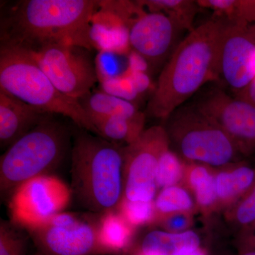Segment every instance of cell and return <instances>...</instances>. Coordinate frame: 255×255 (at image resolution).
<instances>
[{
  "instance_id": "ffe728a7",
  "label": "cell",
  "mask_w": 255,
  "mask_h": 255,
  "mask_svg": "<svg viewBox=\"0 0 255 255\" xmlns=\"http://www.w3.org/2000/svg\"><path fill=\"white\" fill-rule=\"evenodd\" d=\"M97 135L112 142H124L128 145L136 141L145 129V119L109 117L91 119Z\"/></svg>"
},
{
  "instance_id": "277c9868",
  "label": "cell",
  "mask_w": 255,
  "mask_h": 255,
  "mask_svg": "<svg viewBox=\"0 0 255 255\" xmlns=\"http://www.w3.org/2000/svg\"><path fill=\"white\" fill-rule=\"evenodd\" d=\"M0 90L46 113L68 117L80 128L97 135L80 102L61 93L25 50L0 46Z\"/></svg>"
},
{
  "instance_id": "4316f807",
  "label": "cell",
  "mask_w": 255,
  "mask_h": 255,
  "mask_svg": "<svg viewBox=\"0 0 255 255\" xmlns=\"http://www.w3.org/2000/svg\"><path fill=\"white\" fill-rule=\"evenodd\" d=\"M226 216L231 222L241 228L242 231L255 222V179L246 195L236 205L227 210Z\"/></svg>"
},
{
  "instance_id": "5bb4252c",
  "label": "cell",
  "mask_w": 255,
  "mask_h": 255,
  "mask_svg": "<svg viewBox=\"0 0 255 255\" xmlns=\"http://www.w3.org/2000/svg\"><path fill=\"white\" fill-rule=\"evenodd\" d=\"M46 112L0 90V144L8 148L38 125Z\"/></svg>"
},
{
  "instance_id": "2e32d148",
  "label": "cell",
  "mask_w": 255,
  "mask_h": 255,
  "mask_svg": "<svg viewBox=\"0 0 255 255\" xmlns=\"http://www.w3.org/2000/svg\"><path fill=\"white\" fill-rule=\"evenodd\" d=\"M216 170L205 164L185 162L183 184L194 194L196 207L206 216L219 209Z\"/></svg>"
},
{
  "instance_id": "836d02e7",
  "label": "cell",
  "mask_w": 255,
  "mask_h": 255,
  "mask_svg": "<svg viewBox=\"0 0 255 255\" xmlns=\"http://www.w3.org/2000/svg\"><path fill=\"white\" fill-rule=\"evenodd\" d=\"M132 255H145L143 253H142L141 252L139 251V250L136 249L134 250L132 252Z\"/></svg>"
},
{
  "instance_id": "f1b7e54d",
  "label": "cell",
  "mask_w": 255,
  "mask_h": 255,
  "mask_svg": "<svg viewBox=\"0 0 255 255\" xmlns=\"http://www.w3.org/2000/svg\"><path fill=\"white\" fill-rule=\"evenodd\" d=\"M193 212H178L164 216L157 225L166 232L181 233L189 231L192 226Z\"/></svg>"
},
{
  "instance_id": "d6a6232c",
  "label": "cell",
  "mask_w": 255,
  "mask_h": 255,
  "mask_svg": "<svg viewBox=\"0 0 255 255\" xmlns=\"http://www.w3.org/2000/svg\"><path fill=\"white\" fill-rule=\"evenodd\" d=\"M254 230H255V221L253 224L251 225V226L246 228V229L243 230V232H245V231H254Z\"/></svg>"
},
{
  "instance_id": "d6986e66",
  "label": "cell",
  "mask_w": 255,
  "mask_h": 255,
  "mask_svg": "<svg viewBox=\"0 0 255 255\" xmlns=\"http://www.w3.org/2000/svg\"><path fill=\"white\" fill-rule=\"evenodd\" d=\"M79 102L90 120L115 117L130 119H145V114L137 110L136 106L130 101L104 91L90 92Z\"/></svg>"
},
{
  "instance_id": "f546056e",
  "label": "cell",
  "mask_w": 255,
  "mask_h": 255,
  "mask_svg": "<svg viewBox=\"0 0 255 255\" xmlns=\"http://www.w3.org/2000/svg\"><path fill=\"white\" fill-rule=\"evenodd\" d=\"M239 245L241 253L255 251V230L242 232Z\"/></svg>"
},
{
  "instance_id": "52a82bcc",
  "label": "cell",
  "mask_w": 255,
  "mask_h": 255,
  "mask_svg": "<svg viewBox=\"0 0 255 255\" xmlns=\"http://www.w3.org/2000/svg\"><path fill=\"white\" fill-rule=\"evenodd\" d=\"M97 223L92 216L63 211L26 231L44 255H110L99 241Z\"/></svg>"
},
{
  "instance_id": "484cf974",
  "label": "cell",
  "mask_w": 255,
  "mask_h": 255,
  "mask_svg": "<svg viewBox=\"0 0 255 255\" xmlns=\"http://www.w3.org/2000/svg\"><path fill=\"white\" fill-rule=\"evenodd\" d=\"M29 235L11 222L1 220L0 255H26Z\"/></svg>"
},
{
  "instance_id": "44dd1931",
  "label": "cell",
  "mask_w": 255,
  "mask_h": 255,
  "mask_svg": "<svg viewBox=\"0 0 255 255\" xmlns=\"http://www.w3.org/2000/svg\"><path fill=\"white\" fill-rule=\"evenodd\" d=\"M137 2L147 12L167 15L189 33L195 28L194 19L202 9L194 0H142Z\"/></svg>"
},
{
  "instance_id": "4fadbf2b",
  "label": "cell",
  "mask_w": 255,
  "mask_h": 255,
  "mask_svg": "<svg viewBox=\"0 0 255 255\" xmlns=\"http://www.w3.org/2000/svg\"><path fill=\"white\" fill-rule=\"evenodd\" d=\"M128 43L152 70L164 66L182 40L184 31L178 23L161 12H147L127 26Z\"/></svg>"
},
{
  "instance_id": "7402d4cb",
  "label": "cell",
  "mask_w": 255,
  "mask_h": 255,
  "mask_svg": "<svg viewBox=\"0 0 255 255\" xmlns=\"http://www.w3.org/2000/svg\"><path fill=\"white\" fill-rule=\"evenodd\" d=\"M203 9H211L214 16L238 24L251 26L255 22V0H197Z\"/></svg>"
},
{
  "instance_id": "ba28073f",
  "label": "cell",
  "mask_w": 255,
  "mask_h": 255,
  "mask_svg": "<svg viewBox=\"0 0 255 255\" xmlns=\"http://www.w3.org/2000/svg\"><path fill=\"white\" fill-rule=\"evenodd\" d=\"M71 189L53 174L38 176L18 186L10 195L11 222L25 231L63 212L71 202Z\"/></svg>"
},
{
  "instance_id": "5b68a950",
  "label": "cell",
  "mask_w": 255,
  "mask_h": 255,
  "mask_svg": "<svg viewBox=\"0 0 255 255\" xmlns=\"http://www.w3.org/2000/svg\"><path fill=\"white\" fill-rule=\"evenodd\" d=\"M51 114L18 139L0 158L1 196L11 195L22 183L38 176L51 174L68 150V129Z\"/></svg>"
},
{
  "instance_id": "3957f363",
  "label": "cell",
  "mask_w": 255,
  "mask_h": 255,
  "mask_svg": "<svg viewBox=\"0 0 255 255\" xmlns=\"http://www.w3.org/2000/svg\"><path fill=\"white\" fill-rule=\"evenodd\" d=\"M71 191L94 214L116 210L124 197L123 147L87 131L75 135L71 150Z\"/></svg>"
},
{
  "instance_id": "4dcf8cb0",
  "label": "cell",
  "mask_w": 255,
  "mask_h": 255,
  "mask_svg": "<svg viewBox=\"0 0 255 255\" xmlns=\"http://www.w3.org/2000/svg\"><path fill=\"white\" fill-rule=\"evenodd\" d=\"M236 97L248 101L255 105V78L248 87Z\"/></svg>"
},
{
  "instance_id": "6da1fadb",
  "label": "cell",
  "mask_w": 255,
  "mask_h": 255,
  "mask_svg": "<svg viewBox=\"0 0 255 255\" xmlns=\"http://www.w3.org/2000/svg\"><path fill=\"white\" fill-rule=\"evenodd\" d=\"M101 1L22 0L1 18V46L34 52L57 44L92 50L91 22Z\"/></svg>"
},
{
  "instance_id": "8fae6325",
  "label": "cell",
  "mask_w": 255,
  "mask_h": 255,
  "mask_svg": "<svg viewBox=\"0 0 255 255\" xmlns=\"http://www.w3.org/2000/svg\"><path fill=\"white\" fill-rule=\"evenodd\" d=\"M193 103L231 137L241 154L255 152V105L219 87L203 92Z\"/></svg>"
},
{
  "instance_id": "e575fe53",
  "label": "cell",
  "mask_w": 255,
  "mask_h": 255,
  "mask_svg": "<svg viewBox=\"0 0 255 255\" xmlns=\"http://www.w3.org/2000/svg\"><path fill=\"white\" fill-rule=\"evenodd\" d=\"M240 255H255V251H248L242 253Z\"/></svg>"
},
{
  "instance_id": "d4e9b609",
  "label": "cell",
  "mask_w": 255,
  "mask_h": 255,
  "mask_svg": "<svg viewBox=\"0 0 255 255\" xmlns=\"http://www.w3.org/2000/svg\"><path fill=\"white\" fill-rule=\"evenodd\" d=\"M119 214L123 216L132 228L156 224L155 200L144 201H130L123 197L117 209Z\"/></svg>"
},
{
  "instance_id": "ac0fdd59",
  "label": "cell",
  "mask_w": 255,
  "mask_h": 255,
  "mask_svg": "<svg viewBox=\"0 0 255 255\" xmlns=\"http://www.w3.org/2000/svg\"><path fill=\"white\" fill-rule=\"evenodd\" d=\"M200 238L194 231H154L146 235L137 249L145 255H187L200 248Z\"/></svg>"
},
{
  "instance_id": "e0dca14e",
  "label": "cell",
  "mask_w": 255,
  "mask_h": 255,
  "mask_svg": "<svg viewBox=\"0 0 255 255\" xmlns=\"http://www.w3.org/2000/svg\"><path fill=\"white\" fill-rule=\"evenodd\" d=\"M135 229L117 209L101 215L97 223L100 244L110 255H124L131 249Z\"/></svg>"
},
{
  "instance_id": "8d00e7d4",
  "label": "cell",
  "mask_w": 255,
  "mask_h": 255,
  "mask_svg": "<svg viewBox=\"0 0 255 255\" xmlns=\"http://www.w3.org/2000/svg\"><path fill=\"white\" fill-rule=\"evenodd\" d=\"M32 255H44L42 254V253H40V252L37 251L36 253H34V254H33Z\"/></svg>"
},
{
  "instance_id": "cb8c5ba5",
  "label": "cell",
  "mask_w": 255,
  "mask_h": 255,
  "mask_svg": "<svg viewBox=\"0 0 255 255\" xmlns=\"http://www.w3.org/2000/svg\"><path fill=\"white\" fill-rule=\"evenodd\" d=\"M185 162L170 147L159 157L156 172L157 189L178 185L184 177Z\"/></svg>"
},
{
  "instance_id": "30bf717a",
  "label": "cell",
  "mask_w": 255,
  "mask_h": 255,
  "mask_svg": "<svg viewBox=\"0 0 255 255\" xmlns=\"http://www.w3.org/2000/svg\"><path fill=\"white\" fill-rule=\"evenodd\" d=\"M169 142L163 126L145 129L140 137L123 147L124 198L130 201L155 200L159 157Z\"/></svg>"
},
{
  "instance_id": "9c48e42d",
  "label": "cell",
  "mask_w": 255,
  "mask_h": 255,
  "mask_svg": "<svg viewBox=\"0 0 255 255\" xmlns=\"http://www.w3.org/2000/svg\"><path fill=\"white\" fill-rule=\"evenodd\" d=\"M26 52L54 86L73 100L79 101L89 95L98 80L90 50L84 47L57 44Z\"/></svg>"
},
{
  "instance_id": "83f0119b",
  "label": "cell",
  "mask_w": 255,
  "mask_h": 255,
  "mask_svg": "<svg viewBox=\"0 0 255 255\" xmlns=\"http://www.w3.org/2000/svg\"><path fill=\"white\" fill-rule=\"evenodd\" d=\"M104 92L110 95L130 101L139 93L131 75L127 77L108 78L102 82Z\"/></svg>"
},
{
  "instance_id": "d590c367",
  "label": "cell",
  "mask_w": 255,
  "mask_h": 255,
  "mask_svg": "<svg viewBox=\"0 0 255 255\" xmlns=\"http://www.w3.org/2000/svg\"><path fill=\"white\" fill-rule=\"evenodd\" d=\"M250 29H251L252 34L253 35L255 39V24L250 26Z\"/></svg>"
},
{
  "instance_id": "8992f818",
  "label": "cell",
  "mask_w": 255,
  "mask_h": 255,
  "mask_svg": "<svg viewBox=\"0 0 255 255\" xmlns=\"http://www.w3.org/2000/svg\"><path fill=\"white\" fill-rule=\"evenodd\" d=\"M169 147L187 163L219 169L236 163L237 146L194 103L184 105L164 120Z\"/></svg>"
},
{
  "instance_id": "9a60e30c",
  "label": "cell",
  "mask_w": 255,
  "mask_h": 255,
  "mask_svg": "<svg viewBox=\"0 0 255 255\" xmlns=\"http://www.w3.org/2000/svg\"><path fill=\"white\" fill-rule=\"evenodd\" d=\"M255 179V167L236 162L216 170V188L220 209H231L246 195Z\"/></svg>"
},
{
  "instance_id": "7c38bea8",
  "label": "cell",
  "mask_w": 255,
  "mask_h": 255,
  "mask_svg": "<svg viewBox=\"0 0 255 255\" xmlns=\"http://www.w3.org/2000/svg\"><path fill=\"white\" fill-rule=\"evenodd\" d=\"M255 78V39L250 26L227 20L220 41L217 82H223L236 95Z\"/></svg>"
},
{
  "instance_id": "7a4b0ae2",
  "label": "cell",
  "mask_w": 255,
  "mask_h": 255,
  "mask_svg": "<svg viewBox=\"0 0 255 255\" xmlns=\"http://www.w3.org/2000/svg\"><path fill=\"white\" fill-rule=\"evenodd\" d=\"M227 20L214 16L183 38L161 70L146 114L165 120L208 82H217L220 41Z\"/></svg>"
},
{
  "instance_id": "1f68e13d",
  "label": "cell",
  "mask_w": 255,
  "mask_h": 255,
  "mask_svg": "<svg viewBox=\"0 0 255 255\" xmlns=\"http://www.w3.org/2000/svg\"><path fill=\"white\" fill-rule=\"evenodd\" d=\"M187 255H209V254L204 248H199Z\"/></svg>"
},
{
  "instance_id": "603a6c76",
  "label": "cell",
  "mask_w": 255,
  "mask_h": 255,
  "mask_svg": "<svg viewBox=\"0 0 255 255\" xmlns=\"http://www.w3.org/2000/svg\"><path fill=\"white\" fill-rule=\"evenodd\" d=\"M186 187L175 185L161 189L155 199L157 221L164 216L178 212H194L195 204Z\"/></svg>"
}]
</instances>
